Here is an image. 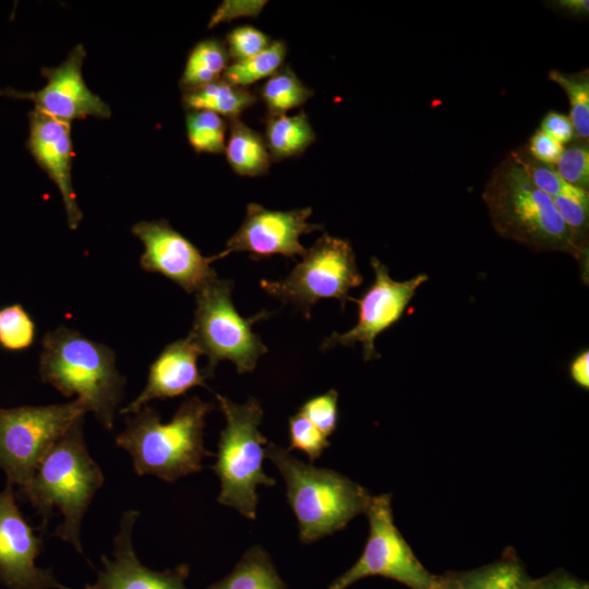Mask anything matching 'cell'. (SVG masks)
<instances>
[{"label":"cell","mask_w":589,"mask_h":589,"mask_svg":"<svg viewBox=\"0 0 589 589\" xmlns=\"http://www.w3.org/2000/svg\"><path fill=\"white\" fill-rule=\"evenodd\" d=\"M481 197L497 235L534 251L569 254L580 262L582 275L588 277V260L552 197L534 185L512 154L492 170Z\"/></svg>","instance_id":"obj_1"},{"label":"cell","mask_w":589,"mask_h":589,"mask_svg":"<svg viewBox=\"0 0 589 589\" xmlns=\"http://www.w3.org/2000/svg\"><path fill=\"white\" fill-rule=\"evenodd\" d=\"M79 418L40 459L28 483L21 490L47 526L53 509L63 516L56 530L63 541L82 551L81 524L95 493L104 483L100 467L88 454Z\"/></svg>","instance_id":"obj_2"},{"label":"cell","mask_w":589,"mask_h":589,"mask_svg":"<svg viewBox=\"0 0 589 589\" xmlns=\"http://www.w3.org/2000/svg\"><path fill=\"white\" fill-rule=\"evenodd\" d=\"M214 405L193 396L185 399L169 422L149 406L125 419V429L116 437L118 447L132 457L137 476L154 474L172 482L202 469V459L212 454L204 447L206 416Z\"/></svg>","instance_id":"obj_3"},{"label":"cell","mask_w":589,"mask_h":589,"mask_svg":"<svg viewBox=\"0 0 589 589\" xmlns=\"http://www.w3.org/2000/svg\"><path fill=\"white\" fill-rule=\"evenodd\" d=\"M39 376L62 395L76 396L104 428H113L125 378L116 368V354L110 347L59 326L43 338Z\"/></svg>","instance_id":"obj_4"},{"label":"cell","mask_w":589,"mask_h":589,"mask_svg":"<svg viewBox=\"0 0 589 589\" xmlns=\"http://www.w3.org/2000/svg\"><path fill=\"white\" fill-rule=\"evenodd\" d=\"M265 457L284 478L301 542L311 543L339 531L365 512L371 495L341 473L304 464L274 443L266 444Z\"/></svg>","instance_id":"obj_5"},{"label":"cell","mask_w":589,"mask_h":589,"mask_svg":"<svg viewBox=\"0 0 589 589\" xmlns=\"http://www.w3.org/2000/svg\"><path fill=\"white\" fill-rule=\"evenodd\" d=\"M216 398L226 420L213 466L220 480L217 502L254 519L259 501L256 488L276 483L263 470L264 446L268 443L259 430L263 409L254 398L242 405L218 394Z\"/></svg>","instance_id":"obj_6"},{"label":"cell","mask_w":589,"mask_h":589,"mask_svg":"<svg viewBox=\"0 0 589 589\" xmlns=\"http://www.w3.org/2000/svg\"><path fill=\"white\" fill-rule=\"evenodd\" d=\"M231 292V280L216 278L195 293L196 306L189 336L207 357L203 370L206 378L213 376L223 360L231 361L240 374L252 372L268 350L252 328L268 314L261 312L243 317L235 308Z\"/></svg>","instance_id":"obj_7"},{"label":"cell","mask_w":589,"mask_h":589,"mask_svg":"<svg viewBox=\"0 0 589 589\" xmlns=\"http://www.w3.org/2000/svg\"><path fill=\"white\" fill-rule=\"evenodd\" d=\"M363 281L348 240L323 233L283 279L261 281L268 294L309 311L322 299L350 301L349 291Z\"/></svg>","instance_id":"obj_8"},{"label":"cell","mask_w":589,"mask_h":589,"mask_svg":"<svg viewBox=\"0 0 589 589\" xmlns=\"http://www.w3.org/2000/svg\"><path fill=\"white\" fill-rule=\"evenodd\" d=\"M86 412L77 399L60 405L0 408V468L9 484L22 490L46 452Z\"/></svg>","instance_id":"obj_9"},{"label":"cell","mask_w":589,"mask_h":589,"mask_svg":"<svg viewBox=\"0 0 589 589\" xmlns=\"http://www.w3.org/2000/svg\"><path fill=\"white\" fill-rule=\"evenodd\" d=\"M364 514L370 531L361 556L328 589H347L356 581L381 576L396 580L410 589H431L432 575L418 560L395 525L392 495L371 496Z\"/></svg>","instance_id":"obj_10"},{"label":"cell","mask_w":589,"mask_h":589,"mask_svg":"<svg viewBox=\"0 0 589 589\" xmlns=\"http://www.w3.org/2000/svg\"><path fill=\"white\" fill-rule=\"evenodd\" d=\"M374 280L360 299L351 298L359 306L357 324L345 333H333L322 344V349L336 346L350 347L361 344L364 361L380 358L375 349L377 336L404 315L417 290L429 280L426 274H417L407 280H395L378 259H371Z\"/></svg>","instance_id":"obj_11"},{"label":"cell","mask_w":589,"mask_h":589,"mask_svg":"<svg viewBox=\"0 0 589 589\" xmlns=\"http://www.w3.org/2000/svg\"><path fill=\"white\" fill-rule=\"evenodd\" d=\"M132 232L144 245L140 257L144 271L161 274L188 293H196L217 278L212 263L220 260L219 254L204 256L168 221H140Z\"/></svg>","instance_id":"obj_12"},{"label":"cell","mask_w":589,"mask_h":589,"mask_svg":"<svg viewBox=\"0 0 589 589\" xmlns=\"http://www.w3.org/2000/svg\"><path fill=\"white\" fill-rule=\"evenodd\" d=\"M311 207L272 211L250 203L238 230L227 240L220 259L231 253L248 252L253 260L283 255L291 260L302 256L306 249L300 237L322 230L323 226L309 221Z\"/></svg>","instance_id":"obj_13"},{"label":"cell","mask_w":589,"mask_h":589,"mask_svg":"<svg viewBox=\"0 0 589 589\" xmlns=\"http://www.w3.org/2000/svg\"><path fill=\"white\" fill-rule=\"evenodd\" d=\"M85 56L84 46L77 45L61 64L43 69L47 83L39 91L5 89L0 91V95L32 100L34 109L68 123L91 116L109 118V106L87 87L83 79Z\"/></svg>","instance_id":"obj_14"},{"label":"cell","mask_w":589,"mask_h":589,"mask_svg":"<svg viewBox=\"0 0 589 589\" xmlns=\"http://www.w3.org/2000/svg\"><path fill=\"white\" fill-rule=\"evenodd\" d=\"M41 538L24 519L8 484L0 491V580L10 589H69L50 569L37 567L35 560Z\"/></svg>","instance_id":"obj_15"},{"label":"cell","mask_w":589,"mask_h":589,"mask_svg":"<svg viewBox=\"0 0 589 589\" xmlns=\"http://www.w3.org/2000/svg\"><path fill=\"white\" fill-rule=\"evenodd\" d=\"M27 147L36 163L58 188L68 226L75 230L82 221L83 214L72 184L71 123L34 109L29 113Z\"/></svg>","instance_id":"obj_16"},{"label":"cell","mask_w":589,"mask_h":589,"mask_svg":"<svg viewBox=\"0 0 589 589\" xmlns=\"http://www.w3.org/2000/svg\"><path fill=\"white\" fill-rule=\"evenodd\" d=\"M139 516L136 510L123 514L115 538L113 560L101 557L103 568L95 584L84 589H187L184 579L189 566L172 570L154 572L142 565L132 545V529Z\"/></svg>","instance_id":"obj_17"},{"label":"cell","mask_w":589,"mask_h":589,"mask_svg":"<svg viewBox=\"0 0 589 589\" xmlns=\"http://www.w3.org/2000/svg\"><path fill=\"white\" fill-rule=\"evenodd\" d=\"M200 356L202 351L189 335L167 345L151 364L143 390L119 413L129 416L154 399L173 398L194 386H206V376L197 368Z\"/></svg>","instance_id":"obj_18"},{"label":"cell","mask_w":589,"mask_h":589,"mask_svg":"<svg viewBox=\"0 0 589 589\" xmlns=\"http://www.w3.org/2000/svg\"><path fill=\"white\" fill-rule=\"evenodd\" d=\"M257 101L249 88L236 86L223 77L201 87L183 92L182 103L189 110L214 112L230 121Z\"/></svg>","instance_id":"obj_19"},{"label":"cell","mask_w":589,"mask_h":589,"mask_svg":"<svg viewBox=\"0 0 589 589\" xmlns=\"http://www.w3.org/2000/svg\"><path fill=\"white\" fill-rule=\"evenodd\" d=\"M264 140L272 161L301 155L316 140V134L304 111L297 115H267Z\"/></svg>","instance_id":"obj_20"},{"label":"cell","mask_w":589,"mask_h":589,"mask_svg":"<svg viewBox=\"0 0 589 589\" xmlns=\"http://www.w3.org/2000/svg\"><path fill=\"white\" fill-rule=\"evenodd\" d=\"M224 153L231 169L243 177L265 175L273 163L264 136L240 119L229 122Z\"/></svg>","instance_id":"obj_21"},{"label":"cell","mask_w":589,"mask_h":589,"mask_svg":"<svg viewBox=\"0 0 589 589\" xmlns=\"http://www.w3.org/2000/svg\"><path fill=\"white\" fill-rule=\"evenodd\" d=\"M461 589H529L532 578L513 554L464 572L446 573Z\"/></svg>","instance_id":"obj_22"},{"label":"cell","mask_w":589,"mask_h":589,"mask_svg":"<svg viewBox=\"0 0 589 589\" xmlns=\"http://www.w3.org/2000/svg\"><path fill=\"white\" fill-rule=\"evenodd\" d=\"M207 589H286L269 556L260 546L249 549L231 574Z\"/></svg>","instance_id":"obj_23"},{"label":"cell","mask_w":589,"mask_h":589,"mask_svg":"<svg viewBox=\"0 0 589 589\" xmlns=\"http://www.w3.org/2000/svg\"><path fill=\"white\" fill-rule=\"evenodd\" d=\"M229 60L226 46L220 40L197 43L188 56L180 87L187 92L221 79Z\"/></svg>","instance_id":"obj_24"},{"label":"cell","mask_w":589,"mask_h":589,"mask_svg":"<svg viewBox=\"0 0 589 589\" xmlns=\"http://www.w3.org/2000/svg\"><path fill=\"white\" fill-rule=\"evenodd\" d=\"M313 94L289 65L279 69L260 88V98L271 116L286 115L301 107Z\"/></svg>","instance_id":"obj_25"},{"label":"cell","mask_w":589,"mask_h":589,"mask_svg":"<svg viewBox=\"0 0 589 589\" xmlns=\"http://www.w3.org/2000/svg\"><path fill=\"white\" fill-rule=\"evenodd\" d=\"M287 46L281 40H274L260 53L227 67L223 79L227 82L248 88L250 85L268 79L284 67Z\"/></svg>","instance_id":"obj_26"},{"label":"cell","mask_w":589,"mask_h":589,"mask_svg":"<svg viewBox=\"0 0 589 589\" xmlns=\"http://www.w3.org/2000/svg\"><path fill=\"white\" fill-rule=\"evenodd\" d=\"M549 79L557 84L569 100V119L574 133L579 141L588 142L589 137V72L584 69L576 73L551 70Z\"/></svg>","instance_id":"obj_27"},{"label":"cell","mask_w":589,"mask_h":589,"mask_svg":"<svg viewBox=\"0 0 589 589\" xmlns=\"http://www.w3.org/2000/svg\"><path fill=\"white\" fill-rule=\"evenodd\" d=\"M187 136L196 153H224L229 124L223 117L205 110H190L185 119Z\"/></svg>","instance_id":"obj_28"},{"label":"cell","mask_w":589,"mask_h":589,"mask_svg":"<svg viewBox=\"0 0 589 589\" xmlns=\"http://www.w3.org/2000/svg\"><path fill=\"white\" fill-rule=\"evenodd\" d=\"M510 154L522 166L534 185L552 199L560 195L577 196L588 192L563 180L557 173L555 166L543 164L532 158L526 146L517 148Z\"/></svg>","instance_id":"obj_29"},{"label":"cell","mask_w":589,"mask_h":589,"mask_svg":"<svg viewBox=\"0 0 589 589\" xmlns=\"http://www.w3.org/2000/svg\"><path fill=\"white\" fill-rule=\"evenodd\" d=\"M35 323L21 304L0 309V347L20 351L31 347L35 340Z\"/></svg>","instance_id":"obj_30"},{"label":"cell","mask_w":589,"mask_h":589,"mask_svg":"<svg viewBox=\"0 0 589 589\" xmlns=\"http://www.w3.org/2000/svg\"><path fill=\"white\" fill-rule=\"evenodd\" d=\"M552 200L580 253L588 260L589 193L585 192L577 196L560 195Z\"/></svg>","instance_id":"obj_31"},{"label":"cell","mask_w":589,"mask_h":589,"mask_svg":"<svg viewBox=\"0 0 589 589\" xmlns=\"http://www.w3.org/2000/svg\"><path fill=\"white\" fill-rule=\"evenodd\" d=\"M289 441L288 450L304 452L311 462L330 445L328 437L300 412L289 419Z\"/></svg>","instance_id":"obj_32"},{"label":"cell","mask_w":589,"mask_h":589,"mask_svg":"<svg viewBox=\"0 0 589 589\" xmlns=\"http://www.w3.org/2000/svg\"><path fill=\"white\" fill-rule=\"evenodd\" d=\"M555 169L567 183L588 191L589 188V148L588 142L573 143L563 149Z\"/></svg>","instance_id":"obj_33"},{"label":"cell","mask_w":589,"mask_h":589,"mask_svg":"<svg viewBox=\"0 0 589 589\" xmlns=\"http://www.w3.org/2000/svg\"><path fill=\"white\" fill-rule=\"evenodd\" d=\"M272 40L261 29L241 25L227 34L226 49L232 62L247 60L267 48Z\"/></svg>","instance_id":"obj_34"},{"label":"cell","mask_w":589,"mask_h":589,"mask_svg":"<svg viewBox=\"0 0 589 589\" xmlns=\"http://www.w3.org/2000/svg\"><path fill=\"white\" fill-rule=\"evenodd\" d=\"M299 412L328 437L336 430L338 423L337 390L329 389L308 399Z\"/></svg>","instance_id":"obj_35"},{"label":"cell","mask_w":589,"mask_h":589,"mask_svg":"<svg viewBox=\"0 0 589 589\" xmlns=\"http://www.w3.org/2000/svg\"><path fill=\"white\" fill-rule=\"evenodd\" d=\"M526 148L536 160L555 166L563 153L564 146L538 129L531 135Z\"/></svg>","instance_id":"obj_36"},{"label":"cell","mask_w":589,"mask_h":589,"mask_svg":"<svg viewBox=\"0 0 589 589\" xmlns=\"http://www.w3.org/2000/svg\"><path fill=\"white\" fill-rule=\"evenodd\" d=\"M540 130L561 145L570 143L575 135L569 117L557 111H549L543 117Z\"/></svg>","instance_id":"obj_37"},{"label":"cell","mask_w":589,"mask_h":589,"mask_svg":"<svg viewBox=\"0 0 589 589\" xmlns=\"http://www.w3.org/2000/svg\"><path fill=\"white\" fill-rule=\"evenodd\" d=\"M529 589H589V585L560 568L541 578H532Z\"/></svg>","instance_id":"obj_38"},{"label":"cell","mask_w":589,"mask_h":589,"mask_svg":"<svg viewBox=\"0 0 589 589\" xmlns=\"http://www.w3.org/2000/svg\"><path fill=\"white\" fill-rule=\"evenodd\" d=\"M572 380L581 388H589V351L582 350L578 353L569 365Z\"/></svg>","instance_id":"obj_39"},{"label":"cell","mask_w":589,"mask_h":589,"mask_svg":"<svg viewBox=\"0 0 589 589\" xmlns=\"http://www.w3.org/2000/svg\"><path fill=\"white\" fill-rule=\"evenodd\" d=\"M562 12L574 16H587L589 12L588 0H558L552 2Z\"/></svg>","instance_id":"obj_40"},{"label":"cell","mask_w":589,"mask_h":589,"mask_svg":"<svg viewBox=\"0 0 589 589\" xmlns=\"http://www.w3.org/2000/svg\"><path fill=\"white\" fill-rule=\"evenodd\" d=\"M431 589H461V587L447 574L435 576Z\"/></svg>","instance_id":"obj_41"}]
</instances>
